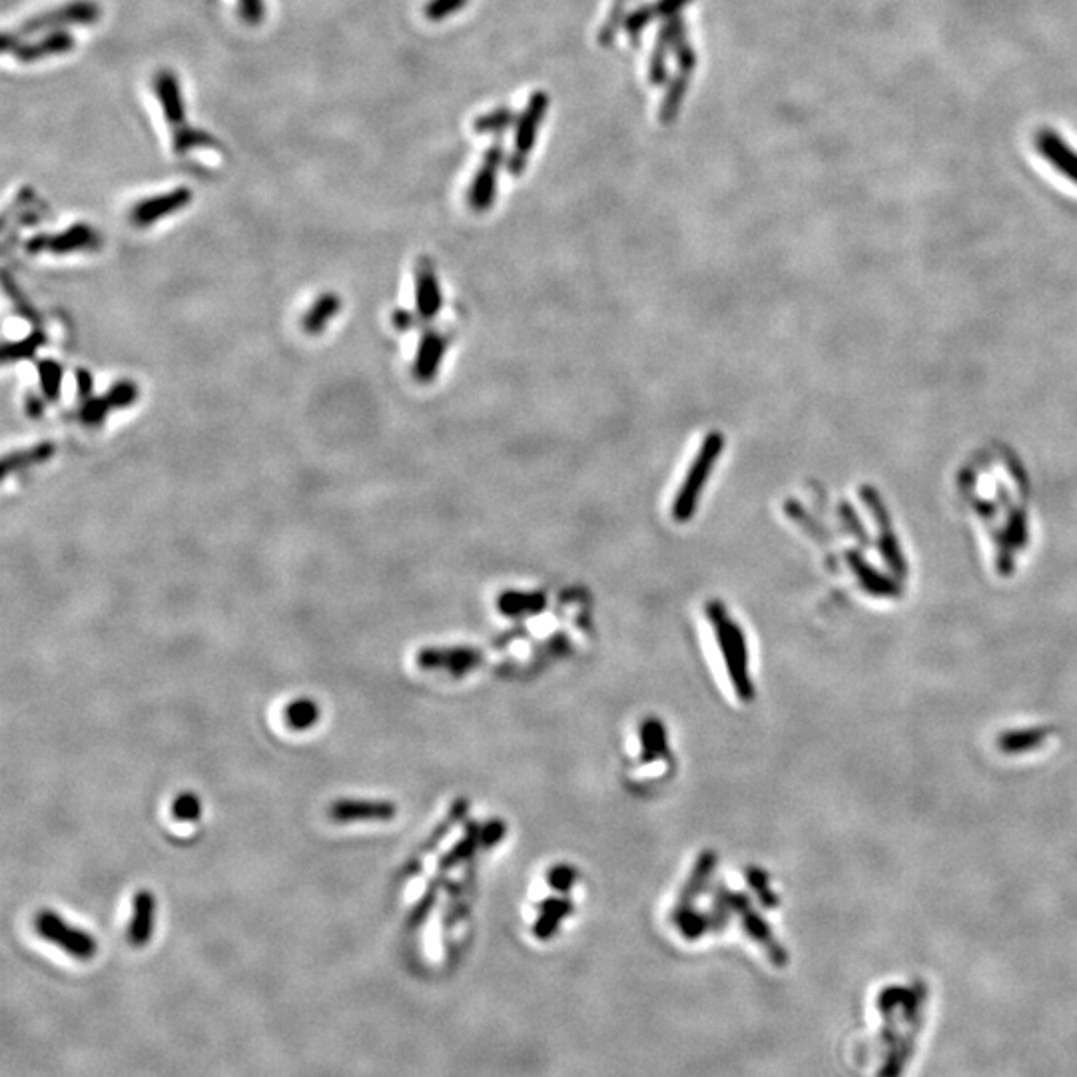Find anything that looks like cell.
Listing matches in <instances>:
<instances>
[{
	"mask_svg": "<svg viewBox=\"0 0 1077 1077\" xmlns=\"http://www.w3.org/2000/svg\"><path fill=\"white\" fill-rule=\"evenodd\" d=\"M707 617L713 629V635L717 639V647L722 655V667L726 673V679L732 685L734 695L740 701L752 699V681L748 677V651H746V637L736 621L730 619L728 611L720 601H711L707 605Z\"/></svg>",
	"mask_w": 1077,
	"mask_h": 1077,
	"instance_id": "obj_1",
	"label": "cell"
},
{
	"mask_svg": "<svg viewBox=\"0 0 1077 1077\" xmlns=\"http://www.w3.org/2000/svg\"><path fill=\"white\" fill-rule=\"evenodd\" d=\"M154 92L164 108V116L172 132V148L176 154H186L196 148H220V142L212 134L188 126L180 84L170 70H162L154 76Z\"/></svg>",
	"mask_w": 1077,
	"mask_h": 1077,
	"instance_id": "obj_2",
	"label": "cell"
},
{
	"mask_svg": "<svg viewBox=\"0 0 1077 1077\" xmlns=\"http://www.w3.org/2000/svg\"><path fill=\"white\" fill-rule=\"evenodd\" d=\"M722 451H724V435L720 431H711L703 439V443H701V447H699V451H697V455H695V459H693V463H691V467H689V471H687V475H685V479H683V483H681V487L677 491V497H675L673 509H671L675 521L687 523V521L693 519V515L697 513L701 495H703V491H705V487H707V483H709V479H711V475H713V471L717 467V461L720 459Z\"/></svg>",
	"mask_w": 1077,
	"mask_h": 1077,
	"instance_id": "obj_3",
	"label": "cell"
},
{
	"mask_svg": "<svg viewBox=\"0 0 1077 1077\" xmlns=\"http://www.w3.org/2000/svg\"><path fill=\"white\" fill-rule=\"evenodd\" d=\"M34 930L42 940L60 948L74 960L88 962L98 952V942L94 940V936L80 928H74L70 922L60 918L52 910H42L36 914Z\"/></svg>",
	"mask_w": 1077,
	"mask_h": 1077,
	"instance_id": "obj_4",
	"label": "cell"
},
{
	"mask_svg": "<svg viewBox=\"0 0 1077 1077\" xmlns=\"http://www.w3.org/2000/svg\"><path fill=\"white\" fill-rule=\"evenodd\" d=\"M98 18H100V6L96 2L74 0V2L56 6L48 12H42L24 20L16 30H8L4 36L12 40H22L30 34H38L46 30H62V26H70V24H94Z\"/></svg>",
	"mask_w": 1077,
	"mask_h": 1077,
	"instance_id": "obj_5",
	"label": "cell"
},
{
	"mask_svg": "<svg viewBox=\"0 0 1077 1077\" xmlns=\"http://www.w3.org/2000/svg\"><path fill=\"white\" fill-rule=\"evenodd\" d=\"M98 246H100V236L92 226L74 224L60 234H42V236L30 238L26 242V252L30 254L48 252V254L62 256V254L96 250Z\"/></svg>",
	"mask_w": 1077,
	"mask_h": 1077,
	"instance_id": "obj_6",
	"label": "cell"
},
{
	"mask_svg": "<svg viewBox=\"0 0 1077 1077\" xmlns=\"http://www.w3.org/2000/svg\"><path fill=\"white\" fill-rule=\"evenodd\" d=\"M481 663V653L471 647H425L417 653V665L425 671H441L463 677Z\"/></svg>",
	"mask_w": 1077,
	"mask_h": 1077,
	"instance_id": "obj_7",
	"label": "cell"
},
{
	"mask_svg": "<svg viewBox=\"0 0 1077 1077\" xmlns=\"http://www.w3.org/2000/svg\"><path fill=\"white\" fill-rule=\"evenodd\" d=\"M192 192L188 188H176L168 194L152 196L146 200H140L130 210V222L138 228H148L158 220H164L180 210H184L192 202Z\"/></svg>",
	"mask_w": 1077,
	"mask_h": 1077,
	"instance_id": "obj_8",
	"label": "cell"
},
{
	"mask_svg": "<svg viewBox=\"0 0 1077 1077\" xmlns=\"http://www.w3.org/2000/svg\"><path fill=\"white\" fill-rule=\"evenodd\" d=\"M72 48H74V36L66 30H54L34 42L2 38V50L6 54H12L18 62H36L48 56L70 52Z\"/></svg>",
	"mask_w": 1077,
	"mask_h": 1077,
	"instance_id": "obj_9",
	"label": "cell"
},
{
	"mask_svg": "<svg viewBox=\"0 0 1077 1077\" xmlns=\"http://www.w3.org/2000/svg\"><path fill=\"white\" fill-rule=\"evenodd\" d=\"M397 806L389 800H354L342 798L328 808V816L334 822H385L393 820Z\"/></svg>",
	"mask_w": 1077,
	"mask_h": 1077,
	"instance_id": "obj_10",
	"label": "cell"
},
{
	"mask_svg": "<svg viewBox=\"0 0 1077 1077\" xmlns=\"http://www.w3.org/2000/svg\"><path fill=\"white\" fill-rule=\"evenodd\" d=\"M413 276H415V308H417V314L423 320H433L439 314L441 306H443L441 286H439L433 262L427 260V258H421L417 262V266H415Z\"/></svg>",
	"mask_w": 1077,
	"mask_h": 1077,
	"instance_id": "obj_11",
	"label": "cell"
},
{
	"mask_svg": "<svg viewBox=\"0 0 1077 1077\" xmlns=\"http://www.w3.org/2000/svg\"><path fill=\"white\" fill-rule=\"evenodd\" d=\"M1036 148L1054 168L1077 184V152L1056 130L1042 128L1036 134Z\"/></svg>",
	"mask_w": 1077,
	"mask_h": 1077,
	"instance_id": "obj_12",
	"label": "cell"
},
{
	"mask_svg": "<svg viewBox=\"0 0 1077 1077\" xmlns=\"http://www.w3.org/2000/svg\"><path fill=\"white\" fill-rule=\"evenodd\" d=\"M445 350H447V338L441 332L429 330L423 334L417 346V354L413 359V377L419 383H429L437 377L441 361L445 358Z\"/></svg>",
	"mask_w": 1077,
	"mask_h": 1077,
	"instance_id": "obj_13",
	"label": "cell"
},
{
	"mask_svg": "<svg viewBox=\"0 0 1077 1077\" xmlns=\"http://www.w3.org/2000/svg\"><path fill=\"white\" fill-rule=\"evenodd\" d=\"M132 920L126 932V938L130 946L144 948L154 932V916H156V900L150 890H138L132 904Z\"/></svg>",
	"mask_w": 1077,
	"mask_h": 1077,
	"instance_id": "obj_14",
	"label": "cell"
},
{
	"mask_svg": "<svg viewBox=\"0 0 1077 1077\" xmlns=\"http://www.w3.org/2000/svg\"><path fill=\"white\" fill-rule=\"evenodd\" d=\"M342 312V298L338 294H322L312 306L310 310L306 312L304 320H302V328L306 330V334L310 336H316V334H322L328 324Z\"/></svg>",
	"mask_w": 1077,
	"mask_h": 1077,
	"instance_id": "obj_15",
	"label": "cell"
},
{
	"mask_svg": "<svg viewBox=\"0 0 1077 1077\" xmlns=\"http://www.w3.org/2000/svg\"><path fill=\"white\" fill-rule=\"evenodd\" d=\"M54 451H56V445L50 443V441L38 443L34 447L24 449V451H12L2 461V477L6 479L12 473H18V471H24L28 467L40 465V463L48 461L54 455Z\"/></svg>",
	"mask_w": 1077,
	"mask_h": 1077,
	"instance_id": "obj_16",
	"label": "cell"
},
{
	"mask_svg": "<svg viewBox=\"0 0 1077 1077\" xmlns=\"http://www.w3.org/2000/svg\"><path fill=\"white\" fill-rule=\"evenodd\" d=\"M545 609V595L541 593H517L509 591L499 597V611L507 617L533 615Z\"/></svg>",
	"mask_w": 1077,
	"mask_h": 1077,
	"instance_id": "obj_17",
	"label": "cell"
},
{
	"mask_svg": "<svg viewBox=\"0 0 1077 1077\" xmlns=\"http://www.w3.org/2000/svg\"><path fill=\"white\" fill-rule=\"evenodd\" d=\"M495 166L497 162H493L491 158L487 160V164L483 166V170L477 174L473 186H471V194H469V202L473 206V210L477 212H483L491 206L493 202V196H495Z\"/></svg>",
	"mask_w": 1077,
	"mask_h": 1077,
	"instance_id": "obj_18",
	"label": "cell"
},
{
	"mask_svg": "<svg viewBox=\"0 0 1077 1077\" xmlns=\"http://www.w3.org/2000/svg\"><path fill=\"white\" fill-rule=\"evenodd\" d=\"M320 707L312 699H296L284 709V720L292 730H308L320 720Z\"/></svg>",
	"mask_w": 1077,
	"mask_h": 1077,
	"instance_id": "obj_19",
	"label": "cell"
},
{
	"mask_svg": "<svg viewBox=\"0 0 1077 1077\" xmlns=\"http://www.w3.org/2000/svg\"><path fill=\"white\" fill-rule=\"evenodd\" d=\"M36 369H38V381H40L44 401L54 403L60 397L64 367L56 359H40L36 363Z\"/></svg>",
	"mask_w": 1077,
	"mask_h": 1077,
	"instance_id": "obj_20",
	"label": "cell"
},
{
	"mask_svg": "<svg viewBox=\"0 0 1077 1077\" xmlns=\"http://www.w3.org/2000/svg\"><path fill=\"white\" fill-rule=\"evenodd\" d=\"M48 338L44 336L42 330H34L28 338L24 340H18V342H8L2 350V356H4V363H12V361H22V359H32L36 356V352L46 346Z\"/></svg>",
	"mask_w": 1077,
	"mask_h": 1077,
	"instance_id": "obj_21",
	"label": "cell"
},
{
	"mask_svg": "<svg viewBox=\"0 0 1077 1077\" xmlns=\"http://www.w3.org/2000/svg\"><path fill=\"white\" fill-rule=\"evenodd\" d=\"M104 397L108 399L112 409H126L138 401L140 389L132 379H120L106 391Z\"/></svg>",
	"mask_w": 1077,
	"mask_h": 1077,
	"instance_id": "obj_22",
	"label": "cell"
},
{
	"mask_svg": "<svg viewBox=\"0 0 1077 1077\" xmlns=\"http://www.w3.org/2000/svg\"><path fill=\"white\" fill-rule=\"evenodd\" d=\"M172 818L178 822H196L202 814V802L194 792H182L172 802Z\"/></svg>",
	"mask_w": 1077,
	"mask_h": 1077,
	"instance_id": "obj_23",
	"label": "cell"
},
{
	"mask_svg": "<svg viewBox=\"0 0 1077 1077\" xmlns=\"http://www.w3.org/2000/svg\"><path fill=\"white\" fill-rule=\"evenodd\" d=\"M110 403L108 399L102 395V397H94L90 395L88 399L82 401V407H80V421L86 425V427H98L104 423V419L108 417V411H110Z\"/></svg>",
	"mask_w": 1077,
	"mask_h": 1077,
	"instance_id": "obj_24",
	"label": "cell"
},
{
	"mask_svg": "<svg viewBox=\"0 0 1077 1077\" xmlns=\"http://www.w3.org/2000/svg\"><path fill=\"white\" fill-rule=\"evenodd\" d=\"M463 2L465 0H431L425 6V14L431 20H439V18H445L447 14H451L453 10H457Z\"/></svg>",
	"mask_w": 1077,
	"mask_h": 1077,
	"instance_id": "obj_25",
	"label": "cell"
},
{
	"mask_svg": "<svg viewBox=\"0 0 1077 1077\" xmlns=\"http://www.w3.org/2000/svg\"><path fill=\"white\" fill-rule=\"evenodd\" d=\"M240 10L248 24H260L264 18V0H240Z\"/></svg>",
	"mask_w": 1077,
	"mask_h": 1077,
	"instance_id": "obj_26",
	"label": "cell"
},
{
	"mask_svg": "<svg viewBox=\"0 0 1077 1077\" xmlns=\"http://www.w3.org/2000/svg\"><path fill=\"white\" fill-rule=\"evenodd\" d=\"M76 391H78V397L84 401L92 395V387H94V379H92V373L86 369V367H78L76 373Z\"/></svg>",
	"mask_w": 1077,
	"mask_h": 1077,
	"instance_id": "obj_27",
	"label": "cell"
},
{
	"mask_svg": "<svg viewBox=\"0 0 1077 1077\" xmlns=\"http://www.w3.org/2000/svg\"><path fill=\"white\" fill-rule=\"evenodd\" d=\"M391 324H393L397 330H407V328L413 324V320H411V316H409L405 310H397V312H393V316H391Z\"/></svg>",
	"mask_w": 1077,
	"mask_h": 1077,
	"instance_id": "obj_28",
	"label": "cell"
},
{
	"mask_svg": "<svg viewBox=\"0 0 1077 1077\" xmlns=\"http://www.w3.org/2000/svg\"><path fill=\"white\" fill-rule=\"evenodd\" d=\"M40 413H42V403H38V401H30V399H28V415H30V417H38Z\"/></svg>",
	"mask_w": 1077,
	"mask_h": 1077,
	"instance_id": "obj_29",
	"label": "cell"
}]
</instances>
